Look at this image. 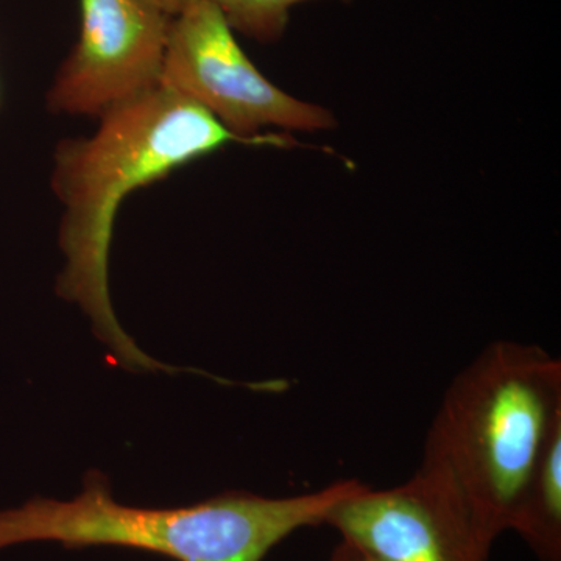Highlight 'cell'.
Wrapping results in <instances>:
<instances>
[{"label":"cell","mask_w":561,"mask_h":561,"mask_svg":"<svg viewBox=\"0 0 561 561\" xmlns=\"http://www.w3.org/2000/svg\"><path fill=\"white\" fill-rule=\"evenodd\" d=\"M90 138L65 139L54 154L51 190L62 206V300L90 317L95 334L125 368L180 371L160 364L122 330L111 305L108 261L124 197L231 142H247L213 114L169 88H154L103 113Z\"/></svg>","instance_id":"cell-1"},{"label":"cell","mask_w":561,"mask_h":561,"mask_svg":"<svg viewBox=\"0 0 561 561\" xmlns=\"http://www.w3.org/2000/svg\"><path fill=\"white\" fill-rule=\"evenodd\" d=\"M561 423V362L537 345L497 341L449 383L421 468L461 497L485 537L513 511L549 435Z\"/></svg>","instance_id":"cell-2"},{"label":"cell","mask_w":561,"mask_h":561,"mask_svg":"<svg viewBox=\"0 0 561 561\" xmlns=\"http://www.w3.org/2000/svg\"><path fill=\"white\" fill-rule=\"evenodd\" d=\"M364 482L342 479L289 497L227 491L173 508H146L114 500L101 472H90L70 501L36 497L0 512V551L33 541L66 549L116 546L175 561H262L275 546L328 516Z\"/></svg>","instance_id":"cell-3"},{"label":"cell","mask_w":561,"mask_h":561,"mask_svg":"<svg viewBox=\"0 0 561 561\" xmlns=\"http://www.w3.org/2000/svg\"><path fill=\"white\" fill-rule=\"evenodd\" d=\"M216 7L187 0L172 18L161 84L197 103L249 144H278L262 138V128L317 131L334 127L327 108L298 101L265 79L236 41Z\"/></svg>","instance_id":"cell-4"},{"label":"cell","mask_w":561,"mask_h":561,"mask_svg":"<svg viewBox=\"0 0 561 561\" xmlns=\"http://www.w3.org/2000/svg\"><path fill=\"white\" fill-rule=\"evenodd\" d=\"M79 41L49 94L51 113L101 117L161 84L172 16L144 0H80Z\"/></svg>","instance_id":"cell-5"},{"label":"cell","mask_w":561,"mask_h":561,"mask_svg":"<svg viewBox=\"0 0 561 561\" xmlns=\"http://www.w3.org/2000/svg\"><path fill=\"white\" fill-rule=\"evenodd\" d=\"M328 526L379 561H489L494 542L445 481L419 467L400 485H362Z\"/></svg>","instance_id":"cell-6"},{"label":"cell","mask_w":561,"mask_h":561,"mask_svg":"<svg viewBox=\"0 0 561 561\" xmlns=\"http://www.w3.org/2000/svg\"><path fill=\"white\" fill-rule=\"evenodd\" d=\"M516 531L540 561H561V423L549 435L513 511Z\"/></svg>","instance_id":"cell-7"},{"label":"cell","mask_w":561,"mask_h":561,"mask_svg":"<svg viewBox=\"0 0 561 561\" xmlns=\"http://www.w3.org/2000/svg\"><path fill=\"white\" fill-rule=\"evenodd\" d=\"M224 14L232 31L271 44L283 38L295 5L313 0H206ZM353 2V0H339Z\"/></svg>","instance_id":"cell-8"},{"label":"cell","mask_w":561,"mask_h":561,"mask_svg":"<svg viewBox=\"0 0 561 561\" xmlns=\"http://www.w3.org/2000/svg\"><path fill=\"white\" fill-rule=\"evenodd\" d=\"M330 561H379L365 551V549L359 548V546L354 545L345 538H342L341 542L335 546L334 551L331 553Z\"/></svg>","instance_id":"cell-9"},{"label":"cell","mask_w":561,"mask_h":561,"mask_svg":"<svg viewBox=\"0 0 561 561\" xmlns=\"http://www.w3.org/2000/svg\"><path fill=\"white\" fill-rule=\"evenodd\" d=\"M144 2L173 18L180 13L187 0H144Z\"/></svg>","instance_id":"cell-10"}]
</instances>
